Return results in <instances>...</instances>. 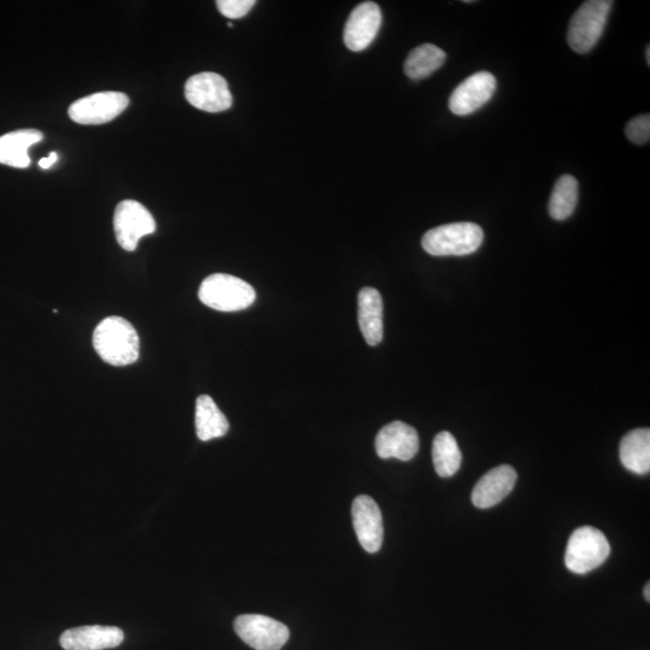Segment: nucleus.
I'll return each mask as SVG.
<instances>
[{
	"mask_svg": "<svg viewBox=\"0 0 650 650\" xmlns=\"http://www.w3.org/2000/svg\"><path fill=\"white\" fill-rule=\"evenodd\" d=\"M185 97L195 109L211 114L229 110L233 105L227 80L216 73H200L189 78L185 85Z\"/></svg>",
	"mask_w": 650,
	"mask_h": 650,
	"instance_id": "8",
	"label": "nucleus"
},
{
	"mask_svg": "<svg viewBox=\"0 0 650 650\" xmlns=\"http://www.w3.org/2000/svg\"><path fill=\"white\" fill-rule=\"evenodd\" d=\"M626 137L635 145L649 143L650 139V116L649 114L632 118L625 128Z\"/></svg>",
	"mask_w": 650,
	"mask_h": 650,
	"instance_id": "23",
	"label": "nucleus"
},
{
	"mask_svg": "<svg viewBox=\"0 0 650 650\" xmlns=\"http://www.w3.org/2000/svg\"><path fill=\"white\" fill-rule=\"evenodd\" d=\"M446 62V52L433 44H423L410 52L404 64L405 74L412 80L427 79Z\"/></svg>",
	"mask_w": 650,
	"mask_h": 650,
	"instance_id": "20",
	"label": "nucleus"
},
{
	"mask_svg": "<svg viewBox=\"0 0 650 650\" xmlns=\"http://www.w3.org/2000/svg\"><path fill=\"white\" fill-rule=\"evenodd\" d=\"M93 346L99 357L112 366H127L140 356L137 330L127 319L118 316L105 318L93 334Z\"/></svg>",
	"mask_w": 650,
	"mask_h": 650,
	"instance_id": "1",
	"label": "nucleus"
},
{
	"mask_svg": "<svg viewBox=\"0 0 650 650\" xmlns=\"http://www.w3.org/2000/svg\"><path fill=\"white\" fill-rule=\"evenodd\" d=\"M195 429L200 441H211L226 435L229 422L223 412L218 409L210 395H200L195 406Z\"/></svg>",
	"mask_w": 650,
	"mask_h": 650,
	"instance_id": "19",
	"label": "nucleus"
},
{
	"mask_svg": "<svg viewBox=\"0 0 650 650\" xmlns=\"http://www.w3.org/2000/svg\"><path fill=\"white\" fill-rule=\"evenodd\" d=\"M353 527L366 552L377 553L383 543V517L377 502L368 495H360L352 505Z\"/></svg>",
	"mask_w": 650,
	"mask_h": 650,
	"instance_id": "11",
	"label": "nucleus"
},
{
	"mask_svg": "<svg viewBox=\"0 0 650 650\" xmlns=\"http://www.w3.org/2000/svg\"><path fill=\"white\" fill-rule=\"evenodd\" d=\"M43 133L37 129H21L0 137V164L26 169L31 165L29 147L43 140Z\"/></svg>",
	"mask_w": 650,
	"mask_h": 650,
	"instance_id": "17",
	"label": "nucleus"
},
{
	"mask_svg": "<svg viewBox=\"0 0 650 650\" xmlns=\"http://www.w3.org/2000/svg\"><path fill=\"white\" fill-rule=\"evenodd\" d=\"M124 632L116 626H80L63 632L59 643L65 650H104L120 646Z\"/></svg>",
	"mask_w": 650,
	"mask_h": 650,
	"instance_id": "14",
	"label": "nucleus"
},
{
	"mask_svg": "<svg viewBox=\"0 0 650 650\" xmlns=\"http://www.w3.org/2000/svg\"><path fill=\"white\" fill-rule=\"evenodd\" d=\"M483 230L478 224L460 222L430 229L422 239L424 251L435 257L468 256L481 247Z\"/></svg>",
	"mask_w": 650,
	"mask_h": 650,
	"instance_id": "2",
	"label": "nucleus"
},
{
	"mask_svg": "<svg viewBox=\"0 0 650 650\" xmlns=\"http://www.w3.org/2000/svg\"><path fill=\"white\" fill-rule=\"evenodd\" d=\"M578 203V181L575 176L564 175L555 183L549 199V215L555 221L571 217Z\"/></svg>",
	"mask_w": 650,
	"mask_h": 650,
	"instance_id": "22",
	"label": "nucleus"
},
{
	"mask_svg": "<svg viewBox=\"0 0 650 650\" xmlns=\"http://www.w3.org/2000/svg\"><path fill=\"white\" fill-rule=\"evenodd\" d=\"M375 447L378 457L382 459L395 458L409 462L418 453L419 436L411 425L395 421L380 430Z\"/></svg>",
	"mask_w": 650,
	"mask_h": 650,
	"instance_id": "13",
	"label": "nucleus"
},
{
	"mask_svg": "<svg viewBox=\"0 0 650 650\" xmlns=\"http://www.w3.org/2000/svg\"><path fill=\"white\" fill-rule=\"evenodd\" d=\"M646 56L648 65H650V46L647 47Z\"/></svg>",
	"mask_w": 650,
	"mask_h": 650,
	"instance_id": "27",
	"label": "nucleus"
},
{
	"mask_svg": "<svg viewBox=\"0 0 650 650\" xmlns=\"http://www.w3.org/2000/svg\"><path fill=\"white\" fill-rule=\"evenodd\" d=\"M229 28H233V23H228Z\"/></svg>",
	"mask_w": 650,
	"mask_h": 650,
	"instance_id": "28",
	"label": "nucleus"
},
{
	"mask_svg": "<svg viewBox=\"0 0 650 650\" xmlns=\"http://www.w3.org/2000/svg\"><path fill=\"white\" fill-rule=\"evenodd\" d=\"M256 5L254 0H218L217 8L224 17L238 20L245 17Z\"/></svg>",
	"mask_w": 650,
	"mask_h": 650,
	"instance_id": "24",
	"label": "nucleus"
},
{
	"mask_svg": "<svg viewBox=\"0 0 650 650\" xmlns=\"http://www.w3.org/2000/svg\"><path fill=\"white\" fill-rule=\"evenodd\" d=\"M517 472L510 465L492 469L477 482L471 499L477 508L493 507L500 504L516 486Z\"/></svg>",
	"mask_w": 650,
	"mask_h": 650,
	"instance_id": "15",
	"label": "nucleus"
},
{
	"mask_svg": "<svg viewBox=\"0 0 650 650\" xmlns=\"http://www.w3.org/2000/svg\"><path fill=\"white\" fill-rule=\"evenodd\" d=\"M620 460L625 469L636 475H647L650 471V431H630L620 442Z\"/></svg>",
	"mask_w": 650,
	"mask_h": 650,
	"instance_id": "18",
	"label": "nucleus"
},
{
	"mask_svg": "<svg viewBox=\"0 0 650 650\" xmlns=\"http://www.w3.org/2000/svg\"><path fill=\"white\" fill-rule=\"evenodd\" d=\"M611 553L610 542L599 529L582 527L567 543L565 565L573 573L584 575L605 563Z\"/></svg>",
	"mask_w": 650,
	"mask_h": 650,
	"instance_id": "5",
	"label": "nucleus"
},
{
	"mask_svg": "<svg viewBox=\"0 0 650 650\" xmlns=\"http://www.w3.org/2000/svg\"><path fill=\"white\" fill-rule=\"evenodd\" d=\"M58 161V156L56 152H51L49 157L40 159L39 165L40 168L50 169L53 164Z\"/></svg>",
	"mask_w": 650,
	"mask_h": 650,
	"instance_id": "25",
	"label": "nucleus"
},
{
	"mask_svg": "<svg viewBox=\"0 0 650 650\" xmlns=\"http://www.w3.org/2000/svg\"><path fill=\"white\" fill-rule=\"evenodd\" d=\"M644 598L649 602L650 601V584L647 583L646 587H644Z\"/></svg>",
	"mask_w": 650,
	"mask_h": 650,
	"instance_id": "26",
	"label": "nucleus"
},
{
	"mask_svg": "<svg viewBox=\"0 0 650 650\" xmlns=\"http://www.w3.org/2000/svg\"><path fill=\"white\" fill-rule=\"evenodd\" d=\"M462 452L458 446L457 440L448 431L435 436L433 442V462L437 475L442 478L452 477L462 465Z\"/></svg>",
	"mask_w": 650,
	"mask_h": 650,
	"instance_id": "21",
	"label": "nucleus"
},
{
	"mask_svg": "<svg viewBox=\"0 0 650 650\" xmlns=\"http://www.w3.org/2000/svg\"><path fill=\"white\" fill-rule=\"evenodd\" d=\"M114 228L118 245L123 250L133 252L144 236L156 232V222L143 204L135 200H123L115 211Z\"/></svg>",
	"mask_w": 650,
	"mask_h": 650,
	"instance_id": "6",
	"label": "nucleus"
},
{
	"mask_svg": "<svg viewBox=\"0 0 650 650\" xmlns=\"http://www.w3.org/2000/svg\"><path fill=\"white\" fill-rule=\"evenodd\" d=\"M612 5L610 0H589L581 5L567 31V43L573 51L588 53L594 49L604 34Z\"/></svg>",
	"mask_w": 650,
	"mask_h": 650,
	"instance_id": "4",
	"label": "nucleus"
},
{
	"mask_svg": "<svg viewBox=\"0 0 650 650\" xmlns=\"http://www.w3.org/2000/svg\"><path fill=\"white\" fill-rule=\"evenodd\" d=\"M495 91V76L488 72H478L455 88L449 98V110L458 116L474 114L493 98Z\"/></svg>",
	"mask_w": 650,
	"mask_h": 650,
	"instance_id": "10",
	"label": "nucleus"
},
{
	"mask_svg": "<svg viewBox=\"0 0 650 650\" xmlns=\"http://www.w3.org/2000/svg\"><path fill=\"white\" fill-rule=\"evenodd\" d=\"M129 98L121 92H98L76 100L69 108V117L76 123L98 126L120 116L128 108Z\"/></svg>",
	"mask_w": 650,
	"mask_h": 650,
	"instance_id": "9",
	"label": "nucleus"
},
{
	"mask_svg": "<svg viewBox=\"0 0 650 650\" xmlns=\"http://www.w3.org/2000/svg\"><path fill=\"white\" fill-rule=\"evenodd\" d=\"M256 297V291L250 283L227 274L210 275L199 288L200 301L221 312L245 310L254 303Z\"/></svg>",
	"mask_w": 650,
	"mask_h": 650,
	"instance_id": "3",
	"label": "nucleus"
},
{
	"mask_svg": "<svg viewBox=\"0 0 650 650\" xmlns=\"http://www.w3.org/2000/svg\"><path fill=\"white\" fill-rule=\"evenodd\" d=\"M359 328L369 346L383 340V301L375 288L365 287L358 295Z\"/></svg>",
	"mask_w": 650,
	"mask_h": 650,
	"instance_id": "16",
	"label": "nucleus"
},
{
	"mask_svg": "<svg viewBox=\"0 0 650 650\" xmlns=\"http://www.w3.org/2000/svg\"><path fill=\"white\" fill-rule=\"evenodd\" d=\"M236 634L256 650H281L289 640V629L262 614H242L235 619Z\"/></svg>",
	"mask_w": 650,
	"mask_h": 650,
	"instance_id": "7",
	"label": "nucleus"
},
{
	"mask_svg": "<svg viewBox=\"0 0 650 650\" xmlns=\"http://www.w3.org/2000/svg\"><path fill=\"white\" fill-rule=\"evenodd\" d=\"M382 25V11L376 3L359 4L348 17L344 41L348 50L362 52L372 44Z\"/></svg>",
	"mask_w": 650,
	"mask_h": 650,
	"instance_id": "12",
	"label": "nucleus"
}]
</instances>
